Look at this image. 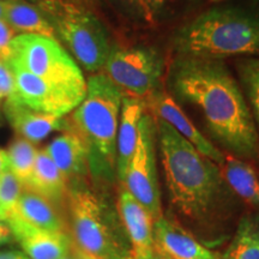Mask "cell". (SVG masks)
<instances>
[{
    "label": "cell",
    "mask_w": 259,
    "mask_h": 259,
    "mask_svg": "<svg viewBox=\"0 0 259 259\" xmlns=\"http://www.w3.org/2000/svg\"><path fill=\"white\" fill-rule=\"evenodd\" d=\"M173 93L196 106L210 134L233 156L259 158V135L242 90L222 60L177 57L169 70Z\"/></svg>",
    "instance_id": "1"
},
{
    "label": "cell",
    "mask_w": 259,
    "mask_h": 259,
    "mask_svg": "<svg viewBox=\"0 0 259 259\" xmlns=\"http://www.w3.org/2000/svg\"><path fill=\"white\" fill-rule=\"evenodd\" d=\"M154 119L170 203L186 218L205 219L216 208L225 189L221 168L167 122Z\"/></svg>",
    "instance_id": "2"
},
{
    "label": "cell",
    "mask_w": 259,
    "mask_h": 259,
    "mask_svg": "<svg viewBox=\"0 0 259 259\" xmlns=\"http://www.w3.org/2000/svg\"><path fill=\"white\" fill-rule=\"evenodd\" d=\"M178 57L222 60L229 57H259V11L216 8L203 12L176 32Z\"/></svg>",
    "instance_id": "3"
},
{
    "label": "cell",
    "mask_w": 259,
    "mask_h": 259,
    "mask_svg": "<svg viewBox=\"0 0 259 259\" xmlns=\"http://www.w3.org/2000/svg\"><path fill=\"white\" fill-rule=\"evenodd\" d=\"M122 97V90L105 73L92 74L85 97L72 113L71 125L88 147L90 169L105 174L115 171Z\"/></svg>",
    "instance_id": "4"
},
{
    "label": "cell",
    "mask_w": 259,
    "mask_h": 259,
    "mask_svg": "<svg viewBox=\"0 0 259 259\" xmlns=\"http://www.w3.org/2000/svg\"><path fill=\"white\" fill-rule=\"evenodd\" d=\"M73 245L96 259H132L128 239L118 211L93 190L73 184L69 190Z\"/></svg>",
    "instance_id": "5"
},
{
    "label": "cell",
    "mask_w": 259,
    "mask_h": 259,
    "mask_svg": "<svg viewBox=\"0 0 259 259\" xmlns=\"http://www.w3.org/2000/svg\"><path fill=\"white\" fill-rule=\"evenodd\" d=\"M40 10L84 69L95 73L103 70L112 47L95 16L65 0H41Z\"/></svg>",
    "instance_id": "6"
},
{
    "label": "cell",
    "mask_w": 259,
    "mask_h": 259,
    "mask_svg": "<svg viewBox=\"0 0 259 259\" xmlns=\"http://www.w3.org/2000/svg\"><path fill=\"white\" fill-rule=\"evenodd\" d=\"M9 60L48 83L85 96L87 80L82 70L57 38L34 34L16 35Z\"/></svg>",
    "instance_id": "7"
},
{
    "label": "cell",
    "mask_w": 259,
    "mask_h": 259,
    "mask_svg": "<svg viewBox=\"0 0 259 259\" xmlns=\"http://www.w3.org/2000/svg\"><path fill=\"white\" fill-rule=\"evenodd\" d=\"M121 184L151 213L155 221L163 215L156 168V122L149 113H144L139 121L137 147Z\"/></svg>",
    "instance_id": "8"
},
{
    "label": "cell",
    "mask_w": 259,
    "mask_h": 259,
    "mask_svg": "<svg viewBox=\"0 0 259 259\" xmlns=\"http://www.w3.org/2000/svg\"><path fill=\"white\" fill-rule=\"evenodd\" d=\"M103 71L121 90L137 97L148 96L160 82L163 60L151 47H112Z\"/></svg>",
    "instance_id": "9"
},
{
    "label": "cell",
    "mask_w": 259,
    "mask_h": 259,
    "mask_svg": "<svg viewBox=\"0 0 259 259\" xmlns=\"http://www.w3.org/2000/svg\"><path fill=\"white\" fill-rule=\"evenodd\" d=\"M15 74L17 100L28 108L45 114L65 116L73 112L84 97L63 87L48 83L8 60Z\"/></svg>",
    "instance_id": "10"
},
{
    "label": "cell",
    "mask_w": 259,
    "mask_h": 259,
    "mask_svg": "<svg viewBox=\"0 0 259 259\" xmlns=\"http://www.w3.org/2000/svg\"><path fill=\"white\" fill-rule=\"evenodd\" d=\"M6 225L30 259H63L71 253L73 242L65 232L37 228L23 221L16 213L9 215Z\"/></svg>",
    "instance_id": "11"
},
{
    "label": "cell",
    "mask_w": 259,
    "mask_h": 259,
    "mask_svg": "<svg viewBox=\"0 0 259 259\" xmlns=\"http://www.w3.org/2000/svg\"><path fill=\"white\" fill-rule=\"evenodd\" d=\"M147 103L157 119L167 122L181 137L189 141L200 154L215 162L220 168L222 167L226 154L221 153L211 142L208 141V138L200 134L199 130L191 122L179 105L168 94L153 92L148 95V102H145V105Z\"/></svg>",
    "instance_id": "12"
},
{
    "label": "cell",
    "mask_w": 259,
    "mask_h": 259,
    "mask_svg": "<svg viewBox=\"0 0 259 259\" xmlns=\"http://www.w3.org/2000/svg\"><path fill=\"white\" fill-rule=\"evenodd\" d=\"M154 241L169 259H221L179 223L164 215L154 222Z\"/></svg>",
    "instance_id": "13"
},
{
    "label": "cell",
    "mask_w": 259,
    "mask_h": 259,
    "mask_svg": "<svg viewBox=\"0 0 259 259\" xmlns=\"http://www.w3.org/2000/svg\"><path fill=\"white\" fill-rule=\"evenodd\" d=\"M116 211L128 239L132 254L142 253L154 247L155 220L124 186L119 192Z\"/></svg>",
    "instance_id": "14"
},
{
    "label": "cell",
    "mask_w": 259,
    "mask_h": 259,
    "mask_svg": "<svg viewBox=\"0 0 259 259\" xmlns=\"http://www.w3.org/2000/svg\"><path fill=\"white\" fill-rule=\"evenodd\" d=\"M5 114L19 137L38 143L53 131H73L71 121L64 116L45 114L28 108L17 100H6Z\"/></svg>",
    "instance_id": "15"
},
{
    "label": "cell",
    "mask_w": 259,
    "mask_h": 259,
    "mask_svg": "<svg viewBox=\"0 0 259 259\" xmlns=\"http://www.w3.org/2000/svg\"><path fill=\"white\" fill-rule=\"evenodd\" d=\"M65 179L78 184L90 169L89 150L84 141L74 131L65 132L54 138L45 149Z\"/></svg>",
    "instance_id": "16"
},
{
    "label": "cell",
    "mask_w": 259,
    "mask_h": 259,
    "mask_svg": "<svg viewBox=\"0 0 259 259\" xmlns=\"http://www.w3.org/2000/svg\"><path fill=\"white\" fill-rule=\"evenodd\" d=\"M145 102L137 96H124L121 102L120 120L116 136L115 173L122 180L126 168L131 161L137 147L139 121L144 114Z\"/></svg>",
    "instance_id": "17"
},
{
    "label": "cell",
    "mask_w": 259,
    "mask_h": 259,
    "mask_svg": "<svg viewBox=\"0 0 259 259\" xmlns=\"http://www.w3.org/2000/svg\"><path fill=\"white\" fill-rule=\"evenodd\" d=\"M25 189L40 194L54 206L63 203L69 196L67 180L46 150L37 153L31 179Z\"/></svg>",
    "instance_id": "18"
},
{
    "label": "cell",
    "mask_w": 259,
    "mask_h": 259,
    "mask_svg": "<svg viewBox=\"0 0 259 259\" xmlns=\"http://www.w3.org/2000/svg\"><path fill=\"white\" fill-rule=\"evenodd\" d=\"M12 213H16L23 221L37 228L52 232H65V223L53 204L31 190L24 189Z\"/></svg>",
    "instance_id": "19"
},
{
    "label": "cell",
    "mask_w": 259,
    "mask_h": 259,
    "mask_svg": "<svg viewBox=\"0 0 259 259\" xmlns=\"http://www.w3.org/2000/svg\"><path fill=\"white\" fill-rule=\"evenodd\" d=\"M4 21L16 34H34L57 38L56 31L41 10L24 0H5Z\"/></svg>",
    "instance_id": "20"
},
{
    "label": "cell",
    "mask_w": 259,
    "mask_h": 259,
    "mask_svg": "<svg viewBox=\"0 0 259 259\" xmlns=\"http://www.w3.org/2000/svg\"><path fill=\"white\" fill-rule=\"evenodd\" d=\"M221 173L226 184L251 205H259V178L255 170L241 158L226 155Z\"/></svg>",
    "instance_id": "21"
},
{
    "label": "cell",
    "mask_w": 259,
    "mask_h": 259,
    "mask_svg": "<svg viewBox=\"0 0 259 259\" xmlns=\"http://www.w3.org/2000/svg\"><path fill=\"white\" fill-rule=\"evenodd\" d=\"M225 259H259V213L242 216Z\"/></svg>",
    "instance_id": "22"
},
{
    "label": "cell",
    "mask_w": 259,
    "mask_h": 259,
    "mask_svg": "<svg viewBox=\"0 0 259 259\" xmlns=\"http://www.w3.org/2000/svg\"><path fill=\"white\" fill-rule=\"evenodd\" d=\"M6 153L9 157V170L25 189L31 179L38 150L27 139L18 137L10 144Z\"/></svg>",
    "instance_id": "23"
},
{
    "label": "cell",
    "mask_w": 259,
    "mask_h": 259,
    "mask_svg": "<svg viewBox=\"0 0 259 259\" xmlns=\"http://www.w3.org/2000/svg\"><path fill=\"white\" fill-rule=\"evenodd\" d=\"M238 71L254 124H257L255 127L258 126L259 131V58L240 61Z\"/></svg>",
    "instance_id": "24"
},
{
    "label": "cell",
    "mask_w": 259,
    "mask_h": 259,
    "mask_svg": "<svg viewBox=\"0 0 259 259\" xmlns=\"http://www.w3.org/2000/svg\"><path fill=\"white\" fill-rule=\"evenodd\" d=\"M23 191L24 186L10 170L0 176V206L8 215L16 210Z\"/></svg>",
    "instance_id": "25"
},
{
    "label": "cell",
    "mask_w": 259,
    "mask_h": 259,
    "mask_svg": "<svg viewBox=\"0 0 259 259\" xmlns=\"http://www.w3.org/2000/svg\"><path fill=\"white\" fill-rule=\"evenodd\" d=\"M0 92L6 100H15L17 97L15 74L8 61L0 60Z\"/></svg>",
    "instance_id": "26"
},
{
    "label": "cell",
    "mask_w": 259,
    "mask_h": 259,
    "mask_svg": "<svg viewBox=\"0 0 259 259\" xmlns=\"http://www.w3.org/2000/svg\"><path fill=\"white\" fill-rule=\"evenodd\" d=\"M16 36V31L0 19V60L8 61L11 58V42Z\"/></svg>",
    "instance_id": "27"
},
{
    "label": "cell",
    "mask_w": 259,
    "mask_h": 259,
    "mask_svg": "<svg viewBox=\"0 0 259 259\" xmlns=\"http://www.w3.org/2000/svg\"><path fill=\"white\" fill-rule=\"evenodd\" d=\"M168 0H139L141 5L143 6L145 14L148 15V17L156 15L160 10L163 8L164 4Z\"/></svg>",
    "instance_id": "28"
},
{
    "label": "cell",
    "mask_w": 259,
    "mask_h": 259,
    "mask_svg": "<svg viewBox=\"0 0 259 259\" xmlns=\"http://www.w3.org/2000/svg\"><path fill=\"white\" fill-rule=\"evenodd\" d=\"M132 259H169L158 250L156 246H154L150 250L142 252V253L132 254Z\"/></svg>",
    "instance_id": "29"
},
{
    "label": "cell",
    "mask_w": 259,
    "mask_h": 259,
    "mask_svg": "<svg viewBox=\"0 0 259 259\" xmlns=\"http://www.w3.org/2000/svg\"><path fill=\"white\" fill-rule=\"evenodd\" d=\"M0 259H30L24 252L19 251H8L0 252Z\"/></svg>",
    "instance_id": "30"
},
{
    "label": "cell",
    "mask_w": 259,
    "mask_h": 259,
    "mask_svg": "<svg viewBox=\"0 0 259 259\" xmlns=\"http://www.w3.org/2000/svg\"><path fill=\"white\" fill-rule=\"evenodd\" d=\"M11 238H12V234L8 225H4V223L0 222V245L9 242L11 240Z\"/></svg>",
    "instance_id": "31"
},
{
    "label": "cell",
    "mask_w": 259,
    "mask_h": 259,
    "mask_svg": "<svg viewBox=\"0 0 259 259\" xmlns=\"http://www.w3.org/2000/svg\"><path fill=\"white\" fill-rule=\"evenodd\" d=\"M9 170V157L4 149H0V176Z\"/></svg>",
    "instance_id": "32"
},
{
    "label": "cell",
    "mask_w": 259,
    "mask_h": 259,
    "mask_svg": "<svg viewBox=\"0 0 259 259\" xmlns=\"http://www.w3.org/2000/svg\"><path fill=\"white\" fill-rule=\"evenodd\" d=\"M71 254H72L73 259H96L92 257V255H89L88 253H85V252H83L82 250H79L78 247H76V246H72V251H71Z\"/></svg>",
    "instance_id": "33"
},
{
    "label": "cell",
    "mask_w": 259,
    "mask_h": 259,
    "mask_svg": "<svg viewBox=\"0 0 259 259\" xmlns=\"http://www.w3.org/2000/svg\"><path fill=\"white\" fill-rule=\"evenodd\" d=\"M8 218H9V215H8V212L5 211L4 209L2 208V206H0V222L2 223H6V220H8Z\"/></svg>",
    "instance_id": "34"
},
{
    "label": "cell",
    "mask_w": 259,
    "mask_h": 259,
    "mask_svg": "<svg viewBox=\"0 0 259 259\" xmlns=\"http://www.w3.org/2000/svg\"><path fill=\"white\" fill-rule=\"evenodd\" d=\"M5 17V0H0V19Z\"/></svg>",
    "instance_id": "35"
},
{
    "label": "cell",
    "mask_w": 259,
    "mask_h": 259,
    "mask_svg": "<svg viewBox=\"0 0 259 259\" xmlns=\"http://www.w3.org/2000/svg\"><path fill=\"white\" fill-rule=\"evenodd\" d=\"M71 251H72V250H71ZM63 259H73V257H72V254H69V255H66V257H64Z\"/></svg>",
    "instance_id": "36"
},
{
    "label": "cell",
    "mask_w": 259,
    "mask_h": 259,
    "mask_svg": "<svg viewBox=\"0 0 259 259\" xmlns=\"http://www.w3.org/2000/svg\"><path fill=\"white\" fill-rule=\"evenodd\" d=\"M4 99V96H3V94H2V92H0V101H2V100Z\"/></svg>",
    "instance_id": "37"
}]
</instances>
